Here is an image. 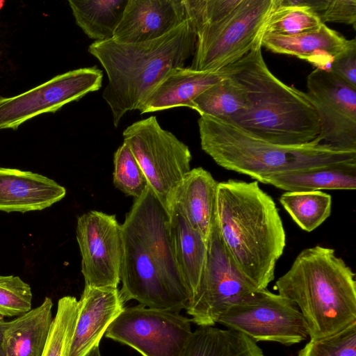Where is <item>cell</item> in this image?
<instances>
[{"label": "cell", "mask_w": 356, "mask_h": 356, "mask_svg": "<svg viewBox=\"0 0 356 356\" xmlns=\"http://www.w3.org/2000/svg\"><path fill=\"white\" fill-rule=\"evenodd\" d=\"M275 289L298 307L311 339L356 321L355 274L332 248L316 245L301 251Z\"/></svg>", "instance_id": "cell-5"}, {"label": "cell", "mask_w": 356, "mask_h": 356, "mask_svg": "<svg viewBox=\"0 0 356 356\" xmlns=\"http://www.w3.org/2000/svg\"><path fill=\"white\" fill-rule=\"evenodd\" d=\"M191 319L179 312L147 307H124L105 336L143 356H182L193 333Z\"/></svg>", "instance_id": "cell-10"}, {"label": "cell", "mask_w": 356, "mask_h": 356, "mask_svg": "<svg viewBox=\"0 0 356 356\" xmlns=\"http://www.w3.org/2000/svg\"><path fill=\"white\" fill-rule=\"evenodd\" d=\"M279 201L298 227L307 232L316 229L331 213V195L321 191L285 192Z\"/></svg>", "instance_id": "cell-27"}, {"label": "cell", "mask_w": 356, "mask_h": 356, "mask_svg": "<svg viewBox=\"0 0 356 356\" xmlns=\"http://www.w3.org/2000/svg\"><path fill=\"white\" fill-rule=\"evenodd\" d=\"M216 222L240 271L259 290L267 289L286 245L285 230L273 198L257 181L218 182Z\"/></svg>", "instance_id": "cell-2"}, {"label": "cell", "mask_w": 356, "mask_h": 356, "mask_svg": "<svg viewBox=\"0 0 356 356\" xmlns=\"http://www.w3.org/2000/svg\"><path fill=\"white\" fill-rule=\"evenodd\" d=\"M286 192L355 190L356 162H341L292 170L267 177L264 183Z\"/></svg>", "instance_id": "cell-23"}, {"label": "cell", "mask_w": 356, "mask_h": 356, "mask_svg": "<svg viewBox=\"0 0 356 356\" xmlns=\"http://www.w3.org/2000/svg\"><path fill=\"white\" fill-rule=\"evenodd\" d=\"M350 40L325 24L318 29L296 35L262 34L261 45L268 50L295 56L318 65L330 63L337 54L347 47Z\"/></svg>", "instance_id": "cell-21"}, {"label": "cell", "mask_w": 356, "mask_h": 356, "mask_svg": "<svg viewBox=\"0 0 356 356\" xmlns=\"http://www.w3.org/2000/svg\"><path fill=\"white\" fill-rule=\"evenodd\" d=\"M261 47V38L248 54L229 65V75L243 88L247 106L229 120L275 144L312 142L321 131L314 107L306 92L287 86L270 71Z\"/></svg>", "instance_id": "cell-3"}, {"label": "cell", "mask_w": 356, "mask_h": 356, "mask_svg": "<svg viewBox=\"0 0 356 356\" xmlns=\"http://www.w3.org/2000/svg\"><path fill=\"white\" fill-rule=\"evenodd\" d=\"M195 42L194 26L186 19L150 41L126 44L111 39L89 45L88 52L99 60L108 77L102 97L115 127L127 112L138 110L171 70L184 67L194 54Z\"/></svg>", "instance_id": "cell-4"}, {"label": "cell", "mask_w": 356, "mask_h": 356, "mask_svg": "<svg viewBox=\"0 0 356 356\" xmlns=\"http://www.w3.org/2000/svg\"><path fill=\"white\" fill-rule=\"evenodd\" d=\"M275 0H243L229 15L195 31L191 68L215 71L242 58L261 38L263 27Z\"/></svg>", "instance_id": "cell-7"}, {"label": "cell", "mask_w": 356, "mask_h": 356, "mask_svg": "<svg viewBox=\"0 0 356 356\" xmlns=\"http://www.w3.org/2000/svg\"><path fill=\"white\" fill-rule=\"evenodd\" d=\"M182 356H264L257 342L245 334L213 326L193 332Z\"/></svg>", "instance_id": "cell-24"}, {"label": "cell", "mask_w": 356, "mask_h": 356, "mask_svg": "<svg viewBox=\"0 0 356 356\" xmlns=\"http://www.w3.org/2000/svg\"><path fill=\"white\" fill-rule=\"evenodd\" d=\"M74 334L66 356H86L124 309L120 290L85 285Z\"/></svg>", "instance_id": "cell-16"}, {"label": "cell", "mask_w": 356, "mask_h": 356, "mask_svg": "<svg viewBox=\"0 0 356 356\" xmlns=\"http://www.w3.org/2000/svg\"><path fill=\"white\" fill-rule=\"evenodd\" d=\"M246 106L247 98L243 88L228 74L201 93L193 102L192 109L200 115L230 120L243 111Z\"/></svg>", "instance_id": "cell-26"}, {"label": "cell", "mask_w": 356, "mask_h": 356, "mask_svg": "<svg viewBox=\"0 0 356 356\" xmlns=\"http://www.w3.org/2000/svg\"><path fill=\"white\" fill-rule=\"evenodd\" d=\"M53 302L42 303L10 321H5L2 337L4 356H41L51 326Z\"/></svg>", "instance_id": "cell-22"}, {"label": "cell", "mask_w": 356, "mask_h": 356, "mask_svg": "<svg viewBox=\"0 0 356 356\" xmlns=\"http://www.w3.org/2000/svg\"><path fill=\"white\" fill-rule=\"evenodd\" d=\"M323 23L319 16L294 0H275L262 34L296 35L318 29Z\"/></svg>", "instance_id": "cell-28"}, {"label": "cell", "mask_w": 356, "mask_h": 356, "mask_svg": "<svg viewBox=\"0 0 356 356\" xmlns=\"http://www.w3.org/2000/svg\"><path fill=\"white\" fill-rule=\"evenodd\" d=\"M113 184L127 195L139 197L148 186L147 180L129 147L123 143L114 154Z\"/></svg>", "instance_id": "cell-30"}, {"label": "cell", "mask_w": 356, "mask_h": 356, "mask_svg": "<svg viewBox=\"0 0 356 356\" xmlns=\"http://www.w3.org/2000/svg\"><path fill=\"white\" fill-rule=\"evenodd\" d=\"M168 211L173 254L188 289L190 305L197 292L205 269L207 243L175 204H170Z\"/></svg>", "instance_id": "cell-20"}, {"label": "cell", "mask_w": 356, "mask_h": 356, "mask_svg": "<svg viewBox=\"0 0 356 356\" xmlns=\"http://www.w3.org/2000/svg\"><path fill=\"white\" fill-rule=\"evenodd\" d=\"M217 323L257 343L291 346L309 337L306 322L298 307L267 289L257 291L231 305Z\"/></svg>", "instance_id": "cell-9"}, {"label": "cell", "mask_w": 356, "mask_h": 356, "mask_svg": "<svg viewBox=\"0 0 356 356\" xmlns=\"http://www.w3.org/2000/svg\"><path fill=\"white\" fill-rule=\"evenodd\" d=\"M257 291L226 250L216 222L207 242V263L197 292L186 309L191 322L200 327L213 326L227 308Z\"/></svg>", "instance_id": "cell-11"}, {"label": "cell", "mask_w": 356, "mask_h": 356, "mask_svg": "<svg viewBox=\"0 0 356 356\" xmlns=\"http://www.w3.org/2000/svg\"><path fill=\"white\" fill-rule=\"evenodd\" d=\"M186 18L195 31L218 22L232 14L243 0H184Z\"/></svg>", "instance_id": "cell-33"}, {"label": "cell", "mask_w": 356, "mask_h": 356, "mask_svg": "<svg viewBox=\"0 0 356 356\" xmlns=\"http://www.w3.org/2000/svg\"><path fill=\"white\" fill-rule=\"evenodd\" d=\"M32 292L18 276L0 275V316H19L31 309Z\"/></svg>", "instance_id": "cell-32"}, {"label": "cell", "mask_w": 356, "mask_h": 356, "mask_svg": "<svg viewBox=\"0 0 356 356\" xmlns=\"http://www.w3.org/2000/svg\"><path fill=\"white\" fill-rule=\"evenodd\" d=\"M86 356H101L99 346H95Z\"/></svg>", "instance_id": "cell-37"}, {"label": "cell", "mask_w": 356, "mask_h": 356, "mask_svg": "<svg viewBox=\"0 0 356 356\" xmlns=\"http://www.w3.org/2000/svg\"><path fill=\"white\" fill-rule=\"evenodd\" d=\"M169 220L167 208L148 185L121 225L124 302L136 300L147 307L176 312L187 309L189 293L173 254Z\"/></svg>", "instance_id": "cell-1"}, {"label": "cell", "mask_w": 356, "mask_h": 356, "mask_svg": "<svg viewBox=\"0 0 356 356\" xmlns=\"http://www.w3.org/2000/svg\"><path fill=\"white\" fill-rule=\"evenodd\" d=\"M103 73L97 66L79 68L10 97H0V129H17L38 115L55 113L65 104L99 90Z\"/></svg>", "instance_id": "cell-12"}, {"label": "cell", "mask_w": 356, "mask_h": 356, "mask_svg": "<svg viewBox=\"0 0 356 356\" xmlns=\"http://www.w3.org/2000/svg\"><path fill=\"white\" fill-rule=\"evenodd\" d=\"M122 136L148 185L168 209L174 190L191 170L188 147L163 129L155 116L134 122Z\"/></svg>", "instance_id": "cell-8"}, {"label": "cell", "mask_w": 356, "mask_h": 356, "mask_svg": "<svg viewBox=\"0 0 356 356\" xmlns=\"http://www.w3.org/2000/svg\"><path fill=\"white\" fill-rule=\"evenodd\" d=\"M218 184L203 168L191 169L174 190L168 207L175 204L207 243L216 222Z\"/></svg>", "instance_id": "cell-19"}, {"label": "cell", "mask_w": 356, "mask_h": 356, "mask_svg": "<svg viewBox=\"0 0 356 356\" xmlns=\"http://www.w3.org/2000/svg\"><path fill=\"white\" fill-rule=\"evenodd\" d=\"M65 195L63 186L44 175L0 168V211H40L59 202Z\"/></svg>", "instance_id": "cell-17"}, {"label": "cell", "mask_w": 356, "mask_h": 356, "mask_svg": "<svg viewBox=\"0 0 356 356\" xmlns=\"http://www.w3.org/2000/svg\"><path fill=\"white\" fill-rule=\"evenodd\" d=\"M332 74L356 88V40H350L346 48L333 56L328 70Z\"/></svg>", "instance_id": "cell-34"}, {"label": "cell", "mask_w": 356, "mask_h": 356, "mask_svg": "<svg viewBox=\"0 0 356 356\" xmlns=\"http://www.w3.org/2000/svg\"><path fill=\"white\" fill-rule=\"evenodd\" d=\"M128 0H69L76 24L94 42L113 38Z\"/></svg>", "instance_id": "cell-25"}, {"label": "cell", "mask_w": 356, "mask_h": 356, "mask_svg": "<svg viewBox=\"0 0 356 356\" xmlns=\"http://www.w3.org/2000/svg\"><path fill=\"white\" fill-rule=\"evenodd\" d=\"M298 356H356V321L334 334L310 339Z\"/></svg>", "instance_id": "cell-31"}, {"label": "cell", "mask_w": 356, "mask_h": 356, "mask_svg": "<svg viewBox=\"0 0 356 356\" xmlns=\"http://www.w3.org/2000/svg\"><path fill=\"white\" fill-rule=\"evenodd\" d=\"M318 16L325 22L356 24V0H326L325 6Z\"/></svg>", "instance_id": "cell-35"}, {"label": "cell", "mask_w": 356, "mask_h": 356, "mask_svg": "<svg viewBox=\"0 0 356 356\" xmlns=\"http://www.w3.org/2000/svg\"><path fill=\"white\" fill-rule=\"evenodd\" d=\"M5 321L2 316H0V356H4L2 348V337Z\"/></svg>", "instance_id": "cell-36"}, {"label": "cell", "mask_w": 356, "mask_h": 356, "mask_svg": "<svg viewBox=\"0 0 356 356\" xmlns=\"http://www.w3.org/2000/svg\"><path fill=\"white\" fill-rule=\"evenodd\" d=\"M200 145L222 168L264 183L282 172L341 162H356V152L337 150L315 140L282 145L259 138L233 122L209 115L198 120Z\"/></svg>", "instance_id": "cell-6"}, {"label": "cell", "mask_w": 356, "mask_h": 356, "mask_svg": "<svg viewBox=\"0 0 356 356\" xmlns=\"http://www.w3.org/2000/svg\"><path fill=\"white\" fill-rule=\"evenodd\" d=\"M79 313L78 300L67 296L59 299L57 311L41 356H66Z\"/></svg>", "instance_id": "cell-29"}, {"label": "cell", "mask_w": 356, "mask_h": 356, "mask_svg": "<svg viewBox=\"0 0 356 356\" xmlns=\"http://www.w3.org/2000/svg\"><path fill=\"white\" fill-rule=\"evenodd\" d=\"M229 72V65L215 71H197L185 67L174 68L156 85L138 111L144 114L175 107L192 109L193 102L227 76Z\"/></svg>", "instance_id": "cell-18"}, {"label": "cell", "mask_w": 356, "mask_h": 356, "mask_svg": "<svg viewBox=\"0 0 356 356\" xmlns=\"http://www.w3.org/2000/svg\"><path fill=\"white\" fill-rule=\"evenodd\" d=\"M307 90L320 120L317 138L337 150L356 152V88L316 68L307 77Z\"/></svg>", "instance_id": "cell-13"}, {"label": "cell", "mask_w": 356, "mask_h": 356, "mask_svg": "<svg viewBox=\"0 0 356 356\" xmlns=\"http://www.w3.org/2000/svg\"><path fill=\"white\" fill-rule=\"evenodd\" d=\"M186 19L184 0H128L113 39L126 44L150 41Z\"/></svg>", "instance_id": "cell-15"}, {"label": "cell", "mask_w": 356, "mask_h": 356, "mask_svg": "<svg viewBox=\"0 0 356 356\" xmlns=\"http://www.w3.org/2000/svg\"><path fill=\"white\" fill-rule=\"evenodd\" d=\"M76 232L85 285L118 288L122 241L115 216L90 211L78 218Z\"/></svg>", "instance_id": "cell-14"}]
</instances>
